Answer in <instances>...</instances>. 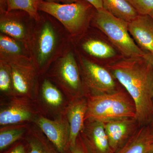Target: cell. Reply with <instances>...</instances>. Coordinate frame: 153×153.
<instances>
[{
  "label": "cell",
  "mask_w": 153,
  "mask_h": 153,
  "mask_svg": "<svg viewBox=\"0 0 153 153\" xmlns=\"http://www.w3.org/2000/svg\"><path fill=\"white\" fill-rule=\"evenodd\" d=\"M124 87L135 104L140 126L147 125L153 115V66L143 56L125 57L106 66Z\"/></svg>",
  "instance_id": "6da1fadb"
},
{
  "label": "cell",
  "mask_w": 153,
  "mask_h": 153,
  "mask_svg": "<svg viewBox=\"0 0 153 153\" xmlns=\"http://www.w3.org/2000/svg\"><path fill=\"white\" fill-rule=\"evenodd\" d=\"M71 38L63 25L49 14L40 11L28 46L31 58L41 76L63 54Z\"/></svg>",
  "instance_id": "7a4b0ae2"
},
{
  "label": "cell",
  "mask_w": 153,
  "mask_h": 153,
  "mask_svg": "<svg viewBox=\"0 0 153 153\" xmlns=\"http://www.w3.org/2000/svg\"><path fill=\"white\" fill-rule=\"evenodd\" d=\"M88 108L85 120L89 119L105 122L132 117L136 118L135 104L126 91L87 97Z\"/></svg>",
  "instance_id": "3957f363"
},
{
  "label": "cell",
  "mask_w": 153,
  "mask_h": 153,
  "mask_svg": "<svg viewBox=\"0 0 153 153\" xmlns=\"http://www.w3.org/2000/svg\"><path fill=\"white\" fill-rule=\"evenodd\" d=\"M70 47L69 44L44 75L54 82L69 100L88 96L79 65Z\"/></svg>",
  "instance_id": "277c9868"
},
{
  "label": "cell",
  "mask_w": 153,
  "mask_h": 153,
  "mask_svg": "<svg viewBox=\"0 0 153 153\" xmlns=\"http://www.w3.org/2000/svg\"><path fill=\"white\" fill-rule=\"evenodd\" d=\"M94 8L85 0H78L71 4L49 2L41 0L39 10L49 14L63 25L70 38L79 35L84 29Z\"/></svg>",
  "instance_id": "5b68a950"
},
{
  "label": "cell",
  "mask_w": 153,
  "mask_h": 153,
  "mask_svg": "<svg viewBox=\"0 0 153 153\" xmlns=\"http://www.w3.org/2000/svg\"><path fill=\"white\" fill-rule=\"evenodd\" d=\"M93 23L103 32L124 57L143 56L144 52L136 44L129 33L128 23L118 19L103 9L96 10Z\"/></svg>",
  "instance_id": "8992f818"
},
{
  "label": "cell",
  "mask_w": 153,
  "mask_h": 153,
  "mask_svg": "<svg viewBox=\"0 0 153 153\" xmlns=\"http://www.w3.org/2000/svg\"><path fill=\"white\" fill-rule=\"evenodd\" d=\"M8 63L11 67L13 81L11 97L36 102L41 76L33 60Z\"/></svg>",
  "instance_id": "52a82bcc"
},
{
  "label": "cell",
  "mask_w": 153,
  "mask_h": 153,
  "mask_svg": "<svg viewBox=\"0 0 153 153\" xmlns=\"http://www.w3.org/2000/svg\"><path fill=\"white\" fill-rule=\"evenodd\" d=\"M79 57L81 76L88 96L111 93L118 90L114 77L107 68L85 57L79 55Z\"/></svg>",
  "instance_id": "ba28073f"
},
{
  "label": "cell",
  "mask_w": 153,
  "mask_h": 153,
  "mask_svg": "<svg viewBox=\"0 0 153 153\" xmlns=\"http://www.w3.org/2000/svg\"><path fill=\"white\" fill-rule=\"evenodd\" d=\"M41 77L36 102L41 114L50 119L65 115L69 100L47 76Z\"/></svg>",
  "instance_id": "9c48e42d"
},
{
  "label": "cell",
  "mask_w": 153,
  "mask_h": 153,
  "mask_svg": "<svg viewBox=\"0 0 153 153\" xmlns=\"http://www.w3.org/2000/svg\"><path fill=\"white\" fill-rule=\"evenodd\" d=\"M41 114L36 102L25 99L8 97V100L1 101L0 126L33 124Z\"/></svg>",
  "instance_id": "30bf717a"
},
{
  "label": "cell",
  "mask_w": 153,
  "mask_h": 153,
  "mask_svg": "<svg viewBox=\"0 0 153 153\" xmlns=\"http://www.w3.org/2000/svg\"><path fill=\"white\" fill-rule=\"evenodd\" d=\"M36 21L25 11H0L1 33L28 45Z\"/></svg>",
  "instance_id": "8fae6325"
},
{
  "label": "cell",
  "mask_w": 153,
  "mask_h": 153,
  "mask_svg": "<svg viewBox=\"0 0 153 153\" xmlns=\"http://www.w3.org/2000/svg\"><path fill=\"white\" fill-rule=\"evenodd\" d=\"M33 124L40 129L60 153H71L70 126L66 116L50 119L41 114Z\"/></svg>",
  "instance_id": "7c38bea8"
},
{
  "label": "cell",
  "mask_w": 153,
  "mask_h": 153,
  "mask_svg": "<svg viewBox=\"0 0 153 153\" xmlns=\"http://www.w3.org/2000/svg\"><path fill=\"white\" fill-rule=\"evenodd\" d=\"M103 123L110 146L114 153L123 146L140 127L136 118L117 119Z\"/></svg>",
  "instance_id": "4fadbf2b"
},
{
  "label": "cell",
  "mask_w": 153,
  "mask_h": 153,
  "mask_svg": "<svg viewBox=\"0 0 153 153\" xmlns=\"http://www.w3.org/2000/svg\"><path fill=\"white\" fill-rule=\"evenodd\" d=\"M80 134L91 153H114L110 146L103 122L86 120Z\"/></svg>",
  "instance_id": "5bb4252c"
},
{
  "label": "cell",
  "mask_w": 153,
  "mask_h": 153,
  "mask_svg": "<svg viewBox=\"0 0 153 153\" xmlns=\"http://www.w3.org/2000/svg\"><path fill=\"white\" fill-rule=\"evenodd\" d=\"M87 108V97L73 99L68 102L65 116L70 126L71 150L75 146L76 140L84 127Z\"/></svg>",
  "instance_id": "9a60e30c"
},
{
  "label": "cell",
  "mask_w": 153,
  "mask_h": 153,
  "mask_svg": "<svg viewBox=\"0 0 153 153\" xmlns=\"http://www.w3.org/2000/svg\"><path fill=\"white\" fill-rule=\"evenodd\" d=\"M129 33L142 50L153 54V19L149 15H139L128 23Z\"/></svg>",
  "instance_id": "2e32d148"
},
{
  "label": "cell",
  "mask_w": 153,
  "mask_h": 153,
  "mask_svg": "<svg viewBox=\"0 0 153 153\" xmlns=\"http://www.w3.org/2000/svg\"><path fill=\"white\" fill-rule=\"evenodd\" d=\"M0 60L7 63L32 60L27 44L0 34Z\"/></svg>",
  "instance_id": "e0dca14e"
},
{
  "label": "cell",
  "mask_w": 153,
  "mask_h": 153,
  "mask_svg": "<svg viewBox=\"0 0 153 153\" xmlns=\"http://www.w3.org/2000/svg\"><path fill=\"white\" fill-rule=\"evenodd\" d=\"M114 153H153V137L149 125L140 127L123 146Z\"/></svg>",
  "instance_id": "ac0fdd59"
},
{
  "label": "cell",
  "mask_w": 153,
  "mask_h": 153,
  "mask_svg": "<svg viewBox=\"0 0 153 153\" xmlns=\"http://www.w3.org/2000/svg\"><path fill=\"white\" fill-rule=\"evenodd\" d=\"M25 139L29 145L28 153H61L34 124L31 125Z\"/></svg>",
  "instance_id": "d6986e66"
},
{
  "label": "cell",
  "mask_w": 153,
  "mask_h": 153,
  "mask_svg": "<svg viewBox=\"0 0 153 153\" xmlns=\"http://www.w3.org/2000/svg\"><path fill=\"white\" fill-rule=\"evenodd\" d=\"M31 124L22 123L1 126L0 153L7 150L15 143L25 138Z\"/></svg>",
  "instance_id": "ffe728a7"
},
{
  "label": "cell",
  "mask_w": 153,
  "mask_h": 153,
  "mask_svg": "<svg viewBox=\"0 0 153 153\" xmlns=\"http://www.w3.org/2000/svg\"><path fill=\"white\" fill-rule=\"evenodd\" d=\"M103 9L118 19L131 22L139 14L127 0H102Z\"/></svg>",
  "instance_id": "44dd1931"
},
{
  "label": "cell",
  "mask_w": 153,
  "mask_h": 153,
  "mask_svg": "<svg viewBox=\"0 0 153 153\" xmlns=\"http://www.w3.org/2000/svg\"><path fill=\"white\" fill-rule=\"evenodd\" d=\"M81 48L88 55L98 59H108L116 55V52L112 47L94 38H88L82 41Z\"/></svg>",
  "instance_id": "7402d4cb"
},
{
  "label": "cell",
  "mask_w": 153,
  "mask_h": 153,
  "mask_svg": "<svg viewBox=\"0 0 153 153\" xmlns=\"http://www.w3.org/2000/svg\"><path fill=\"white\" fill-rule=\"evenodd\" d=\"M41 0H7V12L14 10L25 11L37 21L40 17L39 5Z\"/></svg>",
  "instance_id": "603a6c76"
},
{
  "label": "cell",
  "mask_w": 153,
  "mask_h": 153,
  "mask_svg": "<svg viewBox=\"0 0 153 153\" xmlns=\"http://www.w3.org/2000/svg\"><path fill=\"white\" fill-rule=\"evenodd\" d=\"M0 91L2 95L10 97L13 91L11 67L6 61L0 60Z\"/></svg>",
  "instance_id": "cb8c5ba5"
},
{
  "label": "cell",
  "mask_w": 153,
  "mask_h": 153,
  "mask_svg": "<svg viewBox=\"0 0 153 153\" xmlns=\"http://www.w3.org/2000/svg\"><path fill=\"white\" fill-rule=\"evenodd\" d=\"M140 15H149L153 11V0H127Z\"/></svg>",
  "instance_id": "d4e9b609"
},
{
  "label": "cell",
  "mask_w": 153,
  "mask_h": 153,
  "mask_svg": "<svg viewBox=\"0 0 153 153\" xmlns=\"http://www.w3.org/2000/svg\"><path fill=\"white\" fill-rule=\"evenodd\" d=\"M29 145L25 138L13 145L2 153H28Z\"/></svg>",
  "instance_id": "484cf974"
},
{
  "label": "cell",
  "mask_w": 153,
  "mask_h": 153,
  "mask_svg": "<svg viewBox=\"0 0 153 153\" xmlns=\"http://www.w3.org/2000/svg\"><path fill=\"white\" fill-rule=\"evenodd\" d=\"M71 153H91L80 134L76 140L75 146L71 149Z\"/></svg>",
  "instance_id": "4316f807"
},
{
  "label": "cell",
  "mask_w": 153,
  "mask_h": 153,
  "mask_svg": "<svg viewBox=\"0 0 153 153\" xmlns=\"http://www.w3.org/2000/svg\"><path fill=\"white\" fill-rule=\"evenodd\" d=\"M85 1L91 4L96 10L103 9L102 0H85Z\"/></svg>",
  "instance_id": "83f0119b"
},
{
  "label": "cell",
  "mask_w": 153,
  "mask_h": 153,
  "mask_svg": "<svg viewBox=\"0 0 153 153\" xmlns=\"http://www.w3.org/2000/svg\"><path fill=\"white\" fill-rule=\"evenodd\" d=\"M49 2L59 3V4H71L77 1L78 0H44Z\"/></svg>",
  "instance_id": "f1b7e54d"
},
{
  "label": "cell",
  "mask_w": 153,
  "mask_h": 153,
  "mask_svg": "<svg viewBox=\"0 0 153 153\" xmlns=\"http://www.w3.org/2000/svg\"><path fill=\"white\" fill-rule=\"evenodd\" d=\"M143 56L149 61L153 66V54L148 52H144Z\"/></svg>",
  "instance_id": "f546056e"
},
{
  "label": "cell",
  "mask_w": 153,
  "mask_h": 153,
  "mask_svg": "<svg viewBox=\"0 0 153 153\" xmlns=\"http://www.w3.org/2000/svg\"><path fill=\"white\" fill-rule=\"evenodd\" d=\"M7 0H0V9L5 10L7 9Z\"/></svg>",
  "instance_id": "4dcf8cb0"
},
{
  "label": "cell",
  "mask_w": 153,
  "mask_h": 153,
  "mask_svg": "<svg viewBox=\"0 0 153 153\" xmlns=\"http://www.w3.org/2000/svg\"><path fill=\"white\" fill-rule=\"evenodd\" d=\"M149 127L151 133L152 134V135L153 137V115L152 117V120H151L149 124Z\"/></svg>",
  "instance_id": "1f68e13d"
},
{
  "label": "cell",
  "mask_w": 153,
  "mask_h": 153,
  "mask_svg": "<svg viewBox=\"0 0 153 153\" xmlns=\"http://www.w3.org/2000/svg\"><path fill=\"white\" fill-rule=\"evenodd\" d=\"M149 15V16H151L152 17L153 19V11L152 12V13H151Z\"/></svg>",
  "instance_id": "d6a6232c"
}]
</instances>
